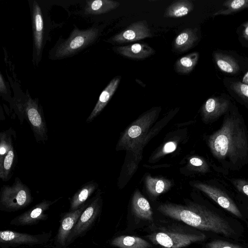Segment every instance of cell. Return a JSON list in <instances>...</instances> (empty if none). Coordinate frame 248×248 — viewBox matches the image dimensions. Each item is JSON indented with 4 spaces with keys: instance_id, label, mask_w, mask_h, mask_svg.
Returning a JSON list of instances; mask_svg holds the SVG:
<instances>
[{
    "instance_id": "1",
    "label": "cell",
    "mask_w": 248,
    "mask_h": 248,
    "mask_svg": "<svg viewBox=\"0 0 248 248\" xmlns=\"http://www.w3.org/2000/svg\"><path fill=\"white\" fill-rule=\"evenodd\" d=\"M207 144L225 169L239 170L248 164V131L243 118L232 104L220 128L209 136Z\"/></svg>"
},
{
    "instance_id": "2",
    "label": "cell",
    "mask_w": 248,
    "mask_h": 248,
    "mask_svg": "<svg viewBox=\"0 0 248 248\" xmlns=\"http://www.w3.org/2000/svg\"><path fill=\"white\" fill-rule=\"evenodd\" d=\"M157 210L162 214L186 224L205 231L232 236L234 231L230 224L217 214L199 204L186 205L173 203L160 204Z\"/></svg>"
},
{
    "instance_id": "3",
    "label": "cell",
    "mask_w": 248,
    "mask_h": 248,
    "mask_svg": "<svg viewBox=\"0 0 248 248\" xmlns=\"http://www.w3.org/2000/svg\"><path fill=\"white\" fill-rule=\"evenodd\" d=\"M99 33L96 27L82 30L76 28L66 40L58 43L51 49L50 58L57 60L71 57L93 43Z\"/></svg>"
},
{
    "instance_id": "4",
    "label": "cell",
    "mask_w": 248,
    "mask_h": 248,
    "mask_svg": "<svg viewBox=\"0 0 248 248\" xmlns=\"http://www.w3.org/2000/svg\"><path fill=\"white\" fill-rule=\"evenodd\" d=\"M33 39L32 60L34 65L40 62L49 31L47 11L36 0L29 1Z\"/></svg>"
},
{
    "instance_id": "5",
    "label": "cell",
    "mask_w": 248,
    "mask_h": 248,
    "mask_svg": "<svg viewBox=\"0 0 248 248\" xmlns=\"http://www.w3.org/2000/svg\"><path fill=\"white\" fill-rule=\"evenodd\" d=\"M147 237L153 244L164 248H183L194 243L203 241L206 236L203 233L164 228L152 232Z\"/></svg>"
},
{
    "instance_id": "6",
    "label": "cell",
    "mask_w": 248,
    "mask_h": 248,
    "mask_svg": "<svg viewBox=\"0 0 248 248\" xmlns=\"http://www.w3.org/2000/svg\"><path fill=\"white\" fill-rule=\"evenodd\" d=\"M159 108L151 110L136 120L127 128L119 141L118 146L126 150H134L156 116Z\"/></svg>"
},
{
    "instance_id": "7",
    "label": "cell",
    "mask_w": 248,
    "mask_h": 248,
    "mask_svg": "<svg viewBox=\"0 0 248 248\" xmlns=\"http://www.w3.org/2000/svg\"><path fill=\"white\" fill-rule=\"evenodd\" d=\"M23 107L25 118L31 126L36 142L45 143L48 140L47 128L43 111L38 101L28 96Z\"/></svg>"
},
{
    "instance_id": "8",
    "label": "cell",
    "mask_w": 248,
    "mask_h": 248,
    "mask_svg": "<svg viewBox=\"0 0 248 248\" xmlns=\"http://www.w3.org/2000/svg\"><path fill=\"white\" fill-rule=\"evenodd\" d=\"M212 56L217 68L224 74L234 77L248 70V57L232 51L219 49L215 50Z\"/></svg>"
},
{
    "instance_id": "9",
    "label": "cell",
    "mask_w": 248,
    "mask_h": 248,
    "mask_svg": "<svg viewBox=\"0 0 248 248\" xmlns=\"http://www.w3.org/2000/svg\"><path fill=\"white\" fill-rule=\"evenodd\" d=\"M31 191L20 179L16 177L12 186L3 185L0 190V203L9 208L24 206L31 200Z\"/></svg>"
},
{
    "instance_id": "10",
    "label": "cell",
    "mask_w": 248,
    "mask_h": 248,
    "mask_svg": "<svg viewBox=\"0 0 248 248\" xmlns=\"http://www.w3.org/2000/svg\"><path fill=\"white\" fill-rule=\"evenodd\" d=\"M232 104L230 97L225 94L209 98L202 108L203 121L207 124L217 120L228 111Z\"/></svg>"
},
{
    "instance_id": "11",
    "label": "cell",
    "mask_w": 248,
    "mask_h": 248,
    "mask_svg": "<svg viewBox=\"0 0 248 248\" xmlns=\"http://www.w3.org/2000/svg\"><path fill=\"white\" fill-rule=\"evenodd\" d=\"M193 186L204 193L220 207L239 218L242 215L233 200L225 192L215 186L203 183H196Z\"/></svg>"
},
{
    "instance_id": "12",
    "label": "cell",
    "mask_w": 248,
    "mask_h": 248,
    "mask_svg": "<svg viewBox=\"0 0 248 248\" xmlns=\"http://www.w3.org/2000/svg\"><path fill=\"white\" fill-rule=\"evenodd\" d=\"M152 36L147 22L144 20L132 23L124 30L109 39V41L117 44H124Z\"/></svg>"
},
{
    "instance_id": "13",
    "label": "cell",
    "mask_w": 248,
    "mask_h": 248,
    "mask_svg": "<svg viewBox=\"0 0 248 248\" xmlns=\"http://www.w3.org/2000/svg\"><path fill=\"white\" fill-rule=\"evenodd\" d=\"M121 78L120 76L114 78L103 90L95 106L86 120L87 123L93 121L103 110L117 90Z\"/></svg>"
},
{
    "instance_id": "14",
    "label": "cell",
    "mask_w": 248,
    "mask_h": 248,
    "mask_svg": "<svg viewBox=\"0 0 248 248\" xmlns=\"http://www.w3.org/2000/svg\"><path fill=\"white\" fill-rule=\"evenodd\" d=\"M116 52L120 55L132 59H144L155 53V50L147 44L135 43L117 47Z\"/></svg>"
},
{
    "instance_id": "15",
    "label": "cell",
    "mask_w": 248,
    "mask_h": 248,
    "mask_svg": "<svg viewBox=\"0 0 248 248\" xmlns=\"http://www.w3.org/2000/svg\"><path fill=\"white\" fill-rule=\"evenodd\" d=\"M223 82L227 91L234 98L248 107V85L235 77H225Z\"/></svg>"
},
{
    "instance_id": "16",
    "label": "cell",
    "mask_w": 248,
    "mask_h": 248,
    "mask_svg": "<svg viewBox=\"0 0 248 248\" xmlns=\"http://www.w3.org/2000/svg\"><path fill=\"white\" fill-rule=\"evenodd\" d=\"M120 3L112 0H86L82 13L90 17L107 13L118 8Z\"/></svg>"
},
{
    "instance_id": "17",
    "label": "cell",
    "mask_w": 248,
    "mask_h": 248,
    "mask_svg": "<svg viewBox=\"0 0 248 248\" xmlns=\"http://www.w3.org/2000/svg\"><path fill=\"white\" fill-rule=\"evenodd\" d=\"M200 40L197 28H186L175 38L173 46L177 52H185L194 46Z\"/></svg>"
},
{
    "instance_id": "18",
    "label": "cell",
    "mask_w": 248,
    "mask_h": 248,
    "mask_svg": "<svg viewBox=\"0 0 248 248\" xmlns=\"http://www.w3.org/2000/svg\"><path fill=\"white\" fill-rule=\"evenodd\" d=\"M132 207L134 215L138 218L148 221L153 220V212L150 204L138 190L133 196Z\"/></svg>"
},
{
    "instance_id": "19",
    "label": "cell",
    "mask_w": 248,
    "mask_h": 248,
    "mask_svg": "<svg viewBox=\"0 0 248 248\" xmlns=\"http://www.w3.org/2000/svg\"><path fill=\"white\" fill-rule=\"evenodd\" d=\"M17 162V153L13 144L2 160L0 162V178L3 181L6 182L10 179Z\"/></svg>"
},
{
    "instance_id": "20",
    "label": "cell",
    "mask_w": 248,
    "mask_h": 248,
    "mask_svg": "<svg viewBox=\"0 0 248 248\" xmlns=\"http://www.w3.org/2000/svg\"><path fill=\"white\" fill-rule=\"evenodd\" d=\"M194 4L189 0H179L171 3L166 9L164 17H181L193 11Z\"/></svg>"
},
{
    "instance_id": "21",
    "label": "cell",
    "mask_w": 248,
    "mask_h": 248,
    "mask_svg": "<svg viewBox=\"0 0 248 248\" xmlns=\"http://www.w3.org/2000/svg\"><path fill=\"white\" fill-rule=\"evenodd\" d=\"M111 245L118 248H151L152 245L146 240L137 236L121 235L114 238Z\"/></svg>"
},
{
    "instance_id": "22",
    "label": "cell",
    "mask_w": 248,
    "mask_h": 248,
    "mask_svg": "<svg viewBox=\"0 0 248 248\" xmlns=\"http://www.w3.org/2000/svg\"><path fill=\"white\" fill-rule=\"evenodd\" d=\"M145 182L148 192L155 197L167 191L171 186V182L169 180L153 177L150 175L146 177Z\"/></svg>"
},
{
    "instance_id": "23",
    "label": "cell",
    "mask_w": 248,
    "mask_h": 248,
    "mask_svg": "<svg viewBox=\"0 0 248 248\" xmlns=\"http://www.w3.org/2000/svg\"><path fill=\"white\" fill-rule=\"evenodd\" d=\"M199 58V53L194 52L178 59L174 64L175 71L179 74L190 73L196 65Z\"/></svg>"
},
{
    "instance_id": "24",
    "label": "cell",
    "mask_w": 248,
    "mask_h": 248,
    "mask_svg": "<svg viewBox=\"0 0 248 248\" xmlns=\"http://www.w3.org/2000/svg\"><path fill=\"white\" fill-rule=\"evenodd\" d=\"M98 184L93 180L84 184L75 194L71 201L72 208H76L83 203L97 189Z\"/></svg>"
},
{
    "instance_id": "25",
    "label": "cell",
    "mask_w": 248,
    "mask_h": 248,
    "mask_svg": "<svg viewBox=\"0 0 248 248\" xmlns=\"http://www.w3.org/2000/svg\"><path fill=\"white\" fill-rule=\"evenodd\" d=\"M248 8V0H229L222 3V8L213 14V17L231 15Z\"/></svg>"
},
{
    "instance_id": "26",
    "label": "cell",
    "mask_w": 248,
    "mask_h": 248,
    "mask_svg": "<svg viewBox=\"0 0 248 248\" xmlns=\"http://www.w3.org/2000/svg\"><path fill=\"white\" fill-rule=\"evenodd\" d=\"M15 133L11 127L0 133V162L2 160L13 144L12 135Z\"/></svg>"
},
{
    "instance_id": "27",
    "label": "cell",
    "mask_w": 248,
    "mask_h": 248,
    "mask_svg": "<svg viewBox=\"0 0 248 248\" xmlns=\"http://www.w3.org/2000/svg\"><path fill=\"white\" fill-rule=\"evenodd\" d=\"M83 207L76 211L71 214L70 216L65 218L62 223L59 234V238L61 241L63 242L65 237L67 235L69 231L73 227L76 220L78 218L80 212L82 211Z\"/></svg>"
},
{
    "instance_id": "28",
    "label": "cell",
    "mask_w": 248,
    "mask_h": 248,
    "mask_svg": "<svg viewBox=\"0 0 248 248\" xmlns=\"http://www.w3.org/2000/svg\"><path fill=\"white\" fill-rule=\"evenodd\" d=\"M189 167L192 170L205 173L210 170L209 166L207 162L202 157L193 156L189 159Z\"/></svg>"
},
{
    "instance_id": "29",
    "label": "cell",
    "mask_w": 248,
    "mask_h": 248,
    "mask_svg": "<svg viewBox=\"0 0 248 248\" xmlns=\"http://www.w3.org/2000/svg\"><path fill=\"white\" fill-rule=\"evenodd\" d=\"M241 45L248 48V20L241 24L236 30Z\"/></svg>"
},
{
    "instance_id": "30",
    "label": "cell",
    "mask_w": 248,
    "mask_h": 248,
    "mask_svg": "<svg viewBox=\"0 0 248 248\" xmlns=\"http://www.w3.org/2000/svg\"><path fill=\"white\" fill-rule=\"evenodd\" d=\"M230 181L239 192L248 197V179L232 178Z\"/></svg>"
},
{
    "instance_id": "31",
    "label": "cell",
    "mask_w": 248,
    "mask_h": 248,
    "mask_svg": "<svg viewBox=\"0 0 248 248\" xmlns=\"http://www.w3.org/2000/svg\"><path fill=\"white\" fill-rule=\"evenodd\" d=\"M207 248H243L241 246L220 240L212 241L206 245Z\"/></svg>"
},
{
    "instance_id": "32",
    "label": "cell",
    "mask_w": 248,
    "mask_h": 248,
    "mask_svg": "<svg viewBox=\"0 0 248 248\" xmlns=\"http://www.w3.org/2000/svg\"><path fill=\"white\" fill-rule=\"evenodd\" d=\"M177 147V143L176 142L171 141L167 142L164 145L162 150L158 153V154L155 156V157H159L160 156L165 155L166 154L173 152L175 150Z\"/></svg>"
},
{
    "instance_id": "33",
    "label": "cell",
    "mask_w": 248,
    "mask_h": 248,
    "mask_svg": "<svg viewBox=\"0 0 248 248\" xmlns=\"http://www.w3.org/2000/svg\"><path fill=\"white\" fill-rule=\"evenodd\" d=\"M0 237L3 240L11 241L15 238L16 234L11 231H6L0 232Z\"/></svg>"
},
{
    "instance_id": "34",
    "label": "cell",
    "mask_w": 248,
    "mask_h": 248,
    "mask_svg": "<svg viewBox=\"0 0 248 248\" xmlns=\"http://www.w3.org/2000/svg\"><path fill=\"white\" fill-rule=\"evenodd\" d=\"M47 202L46 201L43 202L42 203L40 204L39 207H37L34 208L31 213V218H34L39 217L42 212V207Z\"/></svg>"
},
{
    "instance_id": "35",
    "label": "cell",
    "mask_w": 248,
    "mask_h": 248,
    "mask_svg": "<svg viewBox=\"0 0 248 248\" xmlns=\"http://www.w3.org/2000/svg\"><path fill=\"white\" fill-rule=\"evenodd\" d=\"M0 92L1 94H3V96L7 94V87L1 74L0 76Z\"/></svg>"
},
{
    "instance_id": "36",
    "label": "cell",
    "mask_w": 248,
    "mask_h": 248,
    "mask_svg": "<svg viewBox=\"0 0 248 248\" xmlns=\"http://www.w3.org/2000/svg\"><path fill=\"white\" fill-rule=\"evenodd\" d=\"M240 80L243 83L248 85V70L245 73Z\"/></svg>"
}]
</instances>
